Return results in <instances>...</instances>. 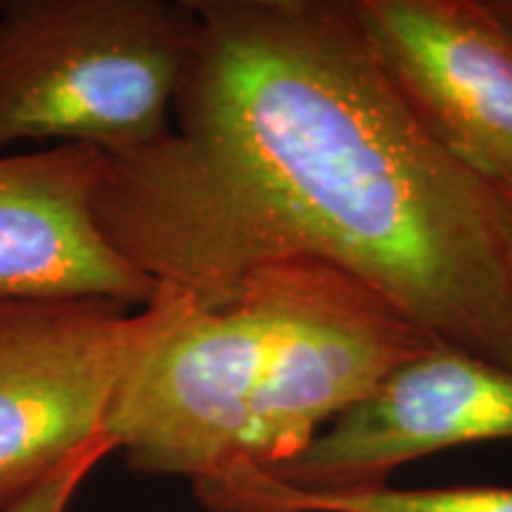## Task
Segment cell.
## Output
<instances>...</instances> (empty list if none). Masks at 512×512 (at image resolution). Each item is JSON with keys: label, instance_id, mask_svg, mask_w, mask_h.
I'll return each instance as SVG.
<instances>
[{"label": "cell", "instance_id": "7c38bea8", "mask_svg": "<svg viewBox=\"0 0 512 512\" xmlns=\"http://www.w3.org/2000/svg\"><path fill=\"white\" fill-rule=\"evenodd\" d=\"M503 204H505V226H508L510 245H512V195H503Z\"/></svg>", "mask_w": 512, "mask_h": 512}, {"label": "cell", "instance_id": "ba28073f", "mask_svg": "<svg viewBox=\"0 0 512 512\" xmlns=\"http://www.w3.org/2000/svg\"><path fill=\"white\" fill-rule=\"evenodd\" d=\"M102 164L105 152L81 143L0 157V302L105 299L140 309L162 294L100 226Z\"/></svg>", "mask_w": 512, "mask_h": 512}, {"label": "cell", "instance_id": "9c48e42d", "mask_svg": "<svg viewBox=\"0 0 512 512\" xmlns=\"http://www.w3.org/2000/svg\"><path fill=\"white\" fill-rule=\"evenodd\" d=\"M192 489L214 512H512V486H382L354 494H302L249 463L197 479Z\"/></svg>", "mask_w": 512, "mask_h": 512}, {"label": "cell", "instance_id": "5b68a950", "mask_svg": "<svg viewBox=\"0 0 512 512\" xmlns=\"http://www.w3.org/2000/svg\"><path fill=\"white\" fill-rule=\"evenodd\" d=\"M268 268L278 283V337L235 460L259 467L297 456L394 368L441 344L339 268L318 261Z\"/></svg>", "mask_w": 512, "mask_h": 512}, {"label": "cell", "instance_id": "8fae6325", "mask_svg": "<svg viewBox=\"0 0 512 512\" xmlns=\"http://www.w3.org/2000/svg\"><path fill=\"white\" fill-rule=\"evenodd\" d=\"M491 10L496 12V17L508 27V31L512 34V0H489Z\"/></svg>", "mask_w": 512, "mask_h": 512}, {"label": "cell", "instance_id": "8992f818", "mask_svg": "<svg viewBox=\"0 0 512 512\" xmlns=\"http://www.w3.org/2000/svg\"><path fill=\"white\" fill-rule=\"evenodd\" d=\"M354 10L427 136L512 195V34L489 0H354Z\"/></svg>", "mask_w": 512, "mask_h": 512}, {"label": "cell", "instance_id": "3957f363", "mask_svg": "<svg viewBox=\"0 0 512 512\" xmlns=\"http://www.w3.org/2000/svg\"><path fill=\"white\" fill-rule=\"evenodd\" d=\"M280 325L273 268L247 275L221 302L190 294L119 387L105 432L133 470L188 477L240 458L252 403Z\"/></svg>", "mask_w": 512, "mask_h": 512}, {"label": "cell", "instance_id": "6da1fadb", "mask_svg": "<svg viewBox=\"0 0 512 512\" xmlns=\"http://www.w3.org/2000/svg\"><path fill=\"white\" fill-rule=\"evenodd\" d=\"M190 5L171 131L102 164L112 245L202 304L261 268L328 264L437 342L512 368L503 195L427 136L354 0Z\"/></svg>", "mask_w": 512, "mask_h": 512}, {"label": "cell", "instance_id": "30bf717a", "mask_svg": "<svg viewBox=\"0 0 512 512\" xmlns=\"http://www.w3.org/2000/svg\"><path fill=\"white\" fill-rule=\"evenodd\" d=\"M112 451H117V441L107 432L98 434L88 444H83L74 456L64 460L36 489H31L27 496L19 498L15 505L3 512H67L74 496L79 494L81 484Z\"/></svg>", "mask_w": 512, "mask_h": 512}, {"label": "cell", "instance_id": "7a4b0ae2", "mask_svg": "<svg viewBox=\"0 0 512 512\" xmlns=\"http://www.w3.org/2000/svg\"><path fill=\"white\" fill-rule=\"evenodd\" d=\"M195 27L190 0H3L0 150L60 140L124 155L159 143Z\"/></svg>", "mask_w": 512, "mask_h": 512}, {"label": "cell", "instance_id": "52a82bcc", "mask_svg": "<svg viewBox=\"0 0 512 512\" xmlns=\"http://www.w3.org/2000/svg\"><path fill=\"white\" fill-rule=\"evenodd\" d=\"M501 439H512V368L434 344L394 368L297 456L264 470L302 494H354L389 486L413 460Z\"/></svg>", "mask_w": 512, "mask_h": 512}, {"label": "cell", "instance_id": "277c9868", "mask_svg": "<svg viewBox=\"0 0 512 512\" xmlns=\"http://www.w3.org/2000/svg\"><path fill=\"white\" fill-rule=\"evenodd\" d=\"M164 285L152 304L0 302V512L105 432L126 375L185 309Z\"/></svg>", "mask_w": 512, "mask_h": 512}]
</instances>
